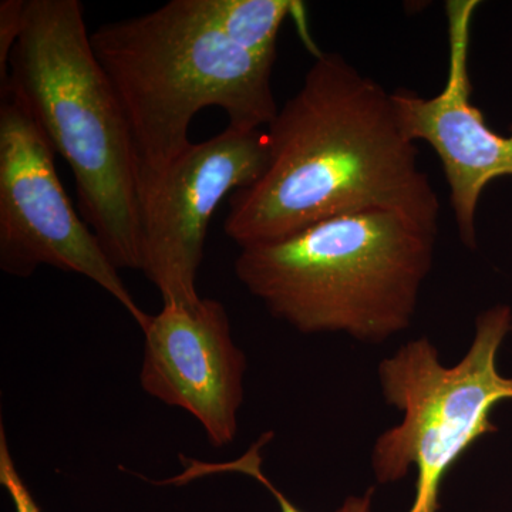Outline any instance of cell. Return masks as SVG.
Segmentation results:
<instances>
[{"label":"cell","instance_id":"8","mask_svg":"<svg viewBox=\"0 0 512 512\" xmlns=\"http://www.w3.org/2000/svg\"><path fill=\"white\" fill-rule=\"evenodd\" d=\"M448 67L443 90L423 97L410 90L392 93L404 134L429 144L439 158L453 208L458 237L477 248V210L481 194L498 178H512V131L503 136L488 126L471 101V28L480 2L447 0Z\"/></svg>","mask_w":512,"mask_h":512},{"label":"cell","instance_id":"10","mask_svg":"<svg viewBox=\"0 0 512 512\" xmlns=\"http://www.w3.org/2000/svg\"><path fill=\"white\" fill-rule=\"evenodd\" d=\"M202 18L234 45L275 62L276 45L289 15L303 12L295 0H194Z\"/></svg>","mask_w":512,"mask_h":512},{"label":"cell","instance_id":"4","mask_svg":"<svg viewBox=\"0 0 512 512\" xmlns=\"http://www.w3.org/2000/svg\"><path fill=\"white\" fill-rule=\"evenodd\" d=\"M90 40L130 127L140 195L190 146L201 110H224L239 130H262L278 114L275 62L234 45L202 18L194 0H171L107 23Z\"/></svg>","mask_w":512,"mask_h":512},{"label":"cell","instance_id":"2","mask_svg":"<svg viewBox=\"0 0 512 512\" xmlns=\"http://www.w3.org/2000/svg\"><path fill=\"white\" fill-rule=\"evenodd\" d=\"M90 35L79 0H26L2 94L18 101L69 165L80 214L110 261L141 271L136 150Z\"/></svg>","mask_w":512,"mask_h":512},{"label":"cell","instance_id":"5","mask_svg":"<svg viewBox=\"0 0 512 512\" xmlns=\"http://www.w3.org/2000/svg\"><path fill=\"white\" fill-rule=\"evenodd\" d=\"M512 332V308L497 303L478 313L466 355L448 367L427 336L404 343L377 366L383 399L403 413L377 437L370 466L377 483L403 480L416 468V493L407 512H439L441 488L474 444L498 431L491 416L512 400V376L498 355Z\"/></svg>","mask_w":512,"mask_h":512},{"label":"cell","instance_id":"3","mask_svg":"<svg viewBox=\"0 0 512 512\" xmlns=\"http://www.w3.org/2000/svg\"><path fill=\"white\" fill-rule=\"evenodd\" d=\"M439 228L389 211L330 218L242 248L235 275L274 318L305 335L380 345L412 326Z\"/></svg>","mask_w":512,"mask_h":512},{"label":"cell","instance_id":"13","mask_svg":"<svg viewBox=\"0 0 512 512\" xmlns=\"http://www.w3.org/2000/svg\"><path fill=\"white\" fill-rule=\"evenodd\" d=\"M26 0H2L0 2V79L8 77L10 56L25 22Z\"/></svg>","mask_w":512,"mask_h":512},{"label":"cell","instance_id":"9","mask_svg":"<svg viewBox=\"0 0 512 512\" xmlns=\"http://www.w3.org/2000/svg\"><path fill=\"white\" fill-rule=\"evenodd\" d=\"M140 384L167 406L190 413L214 447L237 439L247 356L215 299L165 303L144 326Z\"/></svg>","mask_w":512,"mask_h":512},{"label":"cell","instance_id":"11","mask_svg":"<svg viewBox=\"0 0 512 512\" xmlns=\"http://www.w3.org/2000/svg\"><path fill=\"white\" fill-rule=\"evenodd\" d=\"M272 437H274L272 431L262 434L241 457H238L237 460L227 461V463H204V461L183 458V474L175 477L174 483L184 485L192 480L211 476V474L238 473L254 478L259 484L264 485L266 490L271 491L281 512H305L296 507L281 490H278L262 471V447L266 446ZM373 497H375V488H369L362 495H350L343 501L342 507L335 512H373Z\"/></svg>","mask_w":512,"mask_h":512},{"label":"cell","instance_id":"12","mask_svg":"<svg viewBox=\"0 0 512 512\" xmlns=\"http://www.w3.org/2000/svg\"><path fill=\"white\" fill-rule=\"evenodd\" d=\"M0 484L8 491L15 512H42L15 466L3 426L0 427Z\"/></svg>","mask_w":512,"mask_h":512},{"label":"cell","instance_id":"1","mask_svg":"<svg viewBox=\"0 0 512 512\" xmlns=\"http://www.w3.org/2000/svg\"><path fill=\"white\" fill-rule=\"evenodd\" d=\"M265 133L264 174L229 197L224 231L239 248L362 212H397L439 228V197L392 93L340 53L316 50Z\"/></svg>","mask_w":512,"mask_h":512},{"label":"cell","instance_id":"6","mask_svg":"<svg viewBox=\"0 0 512 512\" xmlns=\"http://www.w3.org/2000/svg\"><path fill=\"white\" fill-rule=\"evenodd\" d=\"M55 151L8 94L0 106V268L29 278L40 265L86 276L110 293L141 329L150 315L124 285L57 175Z\"/></svg>","mask_w":512,"mask_h":512},{"label":"cell","instance_id":"7","mask_svg":"<svg viewBox=\"0 0 512 512\" xmlns=\"http://www.w3.org/2000/svg\"><path fill=\"white\" fill-rule=\"evenodd\" d=\"M268 163L262 130H227L191 143L141 191V272L165 303H194L208 227L218 205L254 184Z\"/></svg>","mask_w":512,"mask_h":512}]
</instances>
